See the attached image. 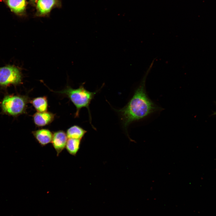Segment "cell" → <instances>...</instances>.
<instances>
[{"instance_id": "6da1fadb", "label": "cell", "mask_w": 216, "mask_h": 216, "mask_svg": "<svg viewBox=\"0 0 216 216\" xmlns=\"http://www.w3.org/2000/svg\"><path fill=\"white\" fill-rule=\"evenodd\" d=\"M148 71L143 77L134 95L124 107L116 110L121 117L124 128H127L132 122L145 118L163 109L149 98L146 89V81Z\"/></svg>"}, {"instance_id": "7a4b0ae2", "label": "cell", "mask_w": 216, "mask_h": 216, "mask_svg": "<svg viewBox=\"0 0 216 216\" xmlns=\"http://www.w3.org/2000/svg\"><path fill=\"white\" fill-rule=\"evenodd\" d=\"M99 90L91 92L86 89L83 85H81L76 89L68 87L65 89L57 92L67 96L75 106L76 109L75 117L79 116L80 111L81 108L83 107L87 108L89 114L90 123L92 124V118L89 106L92 100Z\"/></svg>"}, {"instance_id": "3957f363", "label": "cell", "mask_w": 216, "mask_h": 216, "mask_svg": "<svg viewBox=\"0 0 216 216\" xmlns=\"http://www.w3.org/2000/svg\"><path fill=\"white\" fill-rule=\"evenodd\" d=\"M29 99L26 96L8 95L3 98L1 104L3 113L15 117L25 113Z\"/></svg>"}, {"instance_id": "277c9868", "label": "cell", "mask_w": 216, "mask_h": 216, "mask_svg": "<svg viewBox=\"0 0 216 216\" xmlns=\"http://www.w3.org/2000/svg\"><path fill=\"white\" fill-rule=\"evenodd\" d=\"M22 75L20 68L14 65L0 67V86L6 87L21 83Z\"/></svg>"}, {"instance_id": "5b68a950", "label": "cell", "mask_w": 216, "mask_h": 216, "mask_svg": "<svg viewBox=\"0 0 216 216\" xmlns=\"http://www.w3.org/2000/svg\"><path fill=\"white\" fill-rule=\"evenodd\" d=\"M68 138L66 133L63 130H59L53 133L51 143L57 156L65 148Z\"/></svg>"}, {"instance_id": "8992f818", "label": "cell", "mask_w": 216, "mask_h": 216, "mask_svg": "<svg viewBox=\"0 0 216 216\" xmlns=\"http://www.w3.org/2000/svg\"><path fill=\"white\" fill-rule=\"evenodd\" d=\"M59 3L58 0H38L36 5V15L40 16L48 15Z\"/></svg>"}, {"instance_id": "52a82bcc", "label": "cell", "mask_w": 216, "mask_h": 216, "mask_svg": "<svg viewBox=\"0 0 216 216\" xmlns=\"http://www.w3.org/2000/svg\"><path fill=\"white\" fill-rule=\"evenodd\" d=\"M32 133L37 141L42 147L51 142L53 134L48 129H38L32 131Z\"/></svg>"}, {"instance_id": "ba28073f", "label": "cell", "mask_w": 216, "mask_h": 216, "mask_svg": "<svg viewBox=\"0 0 216 216\" xmlns=\"http://www.w3.org/2000/svg\"><path fill=\"white\" fill-rule=\"evenodd\" d=\"M11 11L19 16L23 15L27 6L26 0H2Z\"/></svg>"}, {"instance_id": "9c48e42d", "label": "cell", "mask_w": 216, "mask_h": 216, "mask_svg": "<svg viewBox=\"0 0 216 216\" xmlns=\"http://www.w3.org/2000/svg\"><path fill=\"white\" fill-rule=\"evenodd\" d=\"M34 124L38 127H43L51 123L55 118V114L49 112H37L33 116Z\"/></svg>"}, {"instance_id": "30bf717a", "label": "cell", "mask_w": 216, "mask_h": 216, "mask_svg": "<svg viewBox=\"0 0 216 216\" xmlns=\"http://www.w3.org/2000/svg\"><path fill=\"white\" fill-rule=\"evenodd\" d=\"M86 132L81 127L74 125L68 129L66 134L68 138L82 140Z\"/></svg>"}, {"instance_id": "8fae6325", "label": "cell", "mask_w": 216, "mask_h": 216, "mask_svg": "<svg viewBox=\"0 0 216 216\" xmlns=\"http://www.w3.org/2000/svg\"><path fill=\"white\" fill-rule=\"evenodd\" d=\"M30 103L38 112H42L47 111L48 101L46 96L40 97L33 99Z\"/></svg>"}, {"instance_id": "7c38bea8", "label": "cell", "mask_w": 216, "mask_h": 216, "mask_svg": "<svg viewBox=\"0 0 216 216\" xmlns=\"http://www.w3.org/2000/svg\"><path fill=\"white\" fill-rule=\"evenodd\" d=\"M81 140L73 138H68L65 148L70 154L75 156L80 147Z\"/></svg>"}, {"instance_id": "4fadbf2b", "label": "cell", "mask_w": 216, "mask_h": 216, "mask_svg": "<svg viewBox=\"0 0 216 216\" xmlns=\"http://www.w3.org/2000/svg\"><path fill=\"white\" fill-rule=\"evenodd\" d=\"M30 0L31 1H32V2H34L35 1V0Z\"/></svg>"}]
</instances>
